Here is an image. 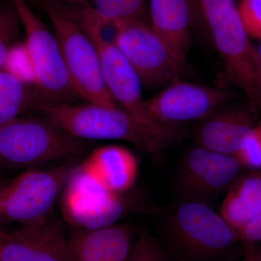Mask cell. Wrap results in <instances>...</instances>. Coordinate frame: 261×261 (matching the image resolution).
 Masks as SVG:
<instances>
[{
	"label": "cell",
	"mask_w": 261,
	"mask_h": 261,
	"mask_svg": "<svg viewBox=\"0 0 261 261\" xmlns=\"http://www.w3.org/2000/svg\"><path fill=\"white\" fill-rule=\"evenodd\" d=\"M35 111L80 140L126 141L151 154L176 145L183 134L181 126L143 121L118 106L73 102L44 105Z\"/></svg>",
	"instance_id": "6da1fadb"
},
{
	"label": "cell",
	"mask_w": 261,
	"mask_h": 261,
	"mask_svg": "<svg viewBox=\"0 0 261 261\" xmlns=\"http://www.w3.org/2000/svg\"><path fill=\"white\" fill-rule=\"evenodd\" d=\"M89 147V141L73 137L41 115L22 116L0 126V159L6 167L71 162Z\"/></svg>",
	"instance_id": "7a4b0ae2"
},
{
	"label": "cell",
	"mask_w": 261,
	"mask_h": 261,
	"mask_svg": "<svg viewBox=\"0 0 261 261\" xmlns=\"http://www.w3.org/2000/svg\"><path fill=\"white\" fill-rule=\"evenodd\" d=\"M228 76L255 106L261 104V61L233 0H199Z\"/></svg>",
	"instance_id": "3957f363"
},
{
	"label": "cell",
	"mask_w": 261,
	"mask_h": 261,
	"mask_svg": "<svg viewBox=\"0 0 261 261\" xmlns=\"http://www.w3.org/2000/svg\"><path fill=\"white\" fill-rule=\"evenodd\" d=\"M168 242L188 261H216L239 240L234 228L208 202L183 200L165 223Z\"/></svg>",
	"instance_id": "277c9868"
},
{
	"label": "cell",
	"mask_w": 261,
	"mask_h": 261,
	"mask_svg": "<svg viewBox=\"0 0 261 261\" xmlns=\"http://www.w3.org/2000/svg\"><path fill=\"white\" fill-rule=\"evenodd\" d=\"M42 5L59 44L75 93L87 102L116 107V103L103 80L93 42L65 11L58 0H42Z\"/></svg>",
	"instance_id": "5b68a950"
},
{
	"label": "cell",
	"mask_w": 261,
	"mask_h": 261,
	"mask_svg": "<svg viewBox=\"0 0 261 261\" xmlns=\"http://www.w3.org/2000/svg\"><path fill=\"white\" fill-rule=\"evenodd\" d=\"M75 161L50 169L27 170L0 183V225L40 224L49 220Z\"/></svg>",
	"instance_id": "8992f818"
},
{
	"label": "cell",
	"mask_w": 261,
	"mask_h": 261,
	"mask_svg": "<svg viewBox=\"0 0 261 261\" xmlns=\"http://www.w3.org/2000/svg\"><path fill=\"white\" fill-rule=\"evenodd\" d=\"M64 9L95 45L103 80L116 105L143 121L153 122L144 110L140 77L113 41L105 37L104 29L108 27L92 6L89 3L65 5Z\"/></svg>",
	"instance_id": "52a82bcc"
},
{
	"label": "cell",
	"mask_w": 261,
	"mask_h": 261,
	"mask_svg": "<svg viewBox=\"0 0 261 261\" xmlns=\"http://www.w3.org/2000/svg\"><path fill=\"white\" fill-rule=\"evenodd\" d=\"M25 33L37 77L39 106L73 103L79 97L70 82L54 33L34 13L27 0H11Z\"/></svg>",
	"instance_id": "ba28073f"
},
{
	"label": "cell",
	"mask_w": 261,
	"mask_h": 261,
	"mask_svg": "<svg viewBox=\"0 0 261 261\" xmlns=\"http://www.w3.org/2000/svg\"><path fill=\"white\" fill-rule=\"evenodd\" d=\"M62 210L70 225L81 230H94L116 224L130 211L142 209L126 193L106 190L77 165L63 190Z\"/></svg>",
	"instance_id": "9c48e42d"
},
{
	"label": "cell",
	"mask_w": 261,
	"mask_h": 261,
	"mask_svg": "<svg viewBox=\"0 0 261 261\" xmlns=\"http://www.w3.org/2000/svg\"><path fill=\"white\" fill-rule=\"evenodd\" d=\"M113 42L135 69L142 85L165 88L181 79L185 67L171 54L162 39L144 20L114 25Z\"/></svg>",
	"instance_id": "30bf717a"
},
{
	"label": "cell",
	"mask_w": 261,
	"mask_h": 261,
	"mask_svg": "<svg viewBox=\"0 0 261 261\" xmlns=\"http://www.w3.org/2000/svg\"><path fill=\"white\" fill-rule=\"evenodd\" d=\"M231 98V93L224 89L179 80L144 100V110L152 121L181 126L186 122L205 119Z\"/></svg>",
	"instance_id": "8fae6325"
},
{
	"label": "cell",
	"mask_w": 261,
	"mask_h": 261,
	"mask_svg": "<svg viewBox=\"0 0 261 261\" xmlns=\"http://www.w3.org/2000/svg\"><path fill=\"white\" fill-rule=\"evenodd\" d=\"M242 168L234 155L197 145L182 159L176 188L183 200L208 202L209 199L230 188Z\"/></svg>",
	"instance_id": "7c38bea8"
},
{
	"label": "cell",
	"mask_w": 261,
	"mask_h": 261,
	"mask_svg": "<svg viewBox=\"0 0 261 261\" xmlns=\"http://www.w3.org/2000/svg\"><path fill=\"white\" fill-rule=\"evenodd\" d=\"M0 239V261H68L69 236L58 221L2 229Z\"/></svg>",
	"instance_id": "4fadbf2b"
},
{
	"label": "cell",
	"mask_w": 261,
	"mask_h": 261,
	"mask_svg": "<svg viewBox=\"0 0 261 261\" xmlns=\"http://www.w3.org/2000/svg\"><path fill=\"white\" fill-rule=\"evenodd\" d=\"M133 238V230L127 224L77 229L69 237L68 261H127Z\"/></svg>",
	"instance_id": "5bb4252c"
},
{
	"label": "cell",
	"mask_w": 261,
	"mask_h": 261,
	"mask_svg": "<svg viewBox=\"0 0 261 261\" xmlns=\"http://www.w3.org/2000/svg\"><path fill=\"white\" fill-rule=\"evenodd\" d=\"M149 12L150 27L185 68L192 41L189 0H149Z\"/></svg>",
	"instance_id": "9a60e30c"
},
{
	"label": "cell",
	"mask_w": 261,
	"mask_h": 261,
	"mask_svg": "<svg viewBox=\"0 0 261 261\" xmlns=\"http://www.w3.org/2000/svg\"><path fill=\"white\" fill-rule=\"evenodd\" d=\"M80 165L113 193L129 192L138 174V163L135 154L123 146L109 145L98 147Z\"/></svg>",
	"instance_id": "2e32d148"
},
{
	"label": "cell",
	"mask_w": 261,
	"mask_h": 261,
	"mask_svg": "<svg viewBox=\"0 0 261 261\" xmlns=\"http://www.w3.org/2000/svg\"><path fill=\"white\" fill-rule=\"evenodd\" d=\"M198 132L199 145L235 155L244 138L254 128L253 115L240 108H219L202 120Z\"/></svg>",
	"instance_id": "e0dca14e"
},
{
	"label": "cell",
	"mask_w": 261,
	"mask_h": 261,
	"mask_svg": "<svg viewBox=\"0 0 261 261\" xmlns=\"http://www.w3.org/2000/svg\"><path fill=\"white\" fill-rule=\"evenodd\" d=\"M261 214V173L238 178L230 187L220 214L235 231Z\"/></svg>",
	"instance_id": "ac0fdd59"
},
{
	"label": "cell",
	"mask_w": 261,
	"mask_h": 261,
	"mask_svg": "<svg viewBox=\"0 0 261 261\" xmlns=\"http://www.w3.org/2000/svg\"><path fill=\"white\" fill-rule=\"evenodd\" d=\"M39 106L35 87L0 70V126L23 116L29 110L35 111Z\"/></svg>",
	"instance_id": "d6986e66"
},
{
	"label": "cell",
	"mask_w": 261,
	"mask_h": 261,
	"mask_svg": "<svg viewBox=\"0 0 261 261\" xmlns=\"http://www.w3.org/2000/svg\"><path fill=\"white\" fill-rule=\"evenodd\" d=\"M106 27L132 20H144L147 0H89ZM145 21V20H144Z\"/></svg>",
	"instance_id": "ffe728a7"
},
{
	"label": "cell",
	"mask_w": 261,
	"mask_h": 261,
	"mask_svg": "<svg viewBox=\"0 0 261 261\" xmlns=\"http://www.w3.org/2000/svg\"><path fill=\"white\" fill-rule=\"evenodd\" d=\"M3 69L24 84L36 87L35 70L25 42L15 43L10 47Z\"/></svg>",
	"instance_id": "44dd1931"
},
{
	"label": "cell",
	"mask_w": 261,
	"mask_h": 261,
	"mask_svg": "<svg viewBox=\"0 0 261 261\" xmlns=\"http://www.w3.org/2000/svg\"><path fill=\"white\" fill-rule=\"evenodd\" d=\"M21 28V22L11 0L0 4V70L10 47L16 43L15 39Z\"/></svg>",
	"instance_id": "7402d4cb"
},
{
	"label": "cell",
	"mask_w": 261,
	"mask_h": 261,
	"mask_svg": "<svg viewBox=\"0 0 261 261\" xmlns=\"http://www.w3.org/2000/svg\"><path fill=\"white\" fill-rule=\"evenodd\" d=\"M127 261H167V256L157 239L144 230L134 245Z\"/></svg>",
	"instance_id": "603a6c76"
},
{
	"label": "cell",
	"mask_w": 261,
	"mask_h": 261,
	"mask_svg": "<svg viewBox=\"0 0 261 261\" xmlns=\"http://www.w3.org/2000/svg\"><path fill=\"white\" fill-rule=\"evenodd\" d=\"M234 156L243 167L261 169V136L256 127H254L245 136L240 149Z\"/></svg>",
	"instance_id": "cb8c5ba5"
},
{
	"label": "cell",
	"mask_w": 261,
	"mask_h": 261,
	"mask_svg": "<svg viewBox=\"0 0 261 261\" xmlns=\"http://www.w3.org/2000/svg\"><path fill=\"white\" fill-rule=\"evenodd\" d=\"M238 10L248 35L261 39V0H241Z\"/></svg>",
	"instance_id": "d4e9b609"
},
{
	"label": "cell",
	"mask_w": 261,
	"mask_h": 261,
	"mask_svg": "<svg viewBox=\"0 0 261 261\" xmlns=\"http://www.w3.org/2000/svg\"><path fill=\"white\" fill-rule=\"evenodd\" d=\"M239 239L248 243H261V214L236 230Z\"/></svg>",
	"instance_id": "484cf974"
},
{
	"label": "cell",
	"mask_w": 261,
	"mask_h": 261,
	"mask_svg": "<svg viewBox=\"0 0 261 261\" xmlns=\"http://www.w3.org/2000/svg\"><path fill=\"white\" fill-rule=\"evenodd\" d=\"M244 261H261V252L250 250L247 254L245 260Z\"/></svg>",
	"instance_id": "4316f807"
},
{
	"label": "cell",
	"mask_w": 261,
	"mask_h": 261,
	"mask_svg": "<svg viewBox=\"0 0 261 261\" xmlns=\"http://www.w3.org/2000/svg\"><path fill=\"white\" fill-rule=\"evenodd\" d=\"M67 5H82L89 3V0H59Z\"/></svg>",
	"instance_id": "83f0119b"
},
{
	"label": "cell",
	"mask_w": 261,
	"mask_h": 261,
	"mask_svg": "<svg viewBox=\"0 0 261 261\" xmlns=\"http://www.w3.org/2000/svg\"><path fill=\"white\" fill-rule=\"evenodd\" d=\"M29 2V4L32 5V4H34V3H41L42 4V0H27Z\"/></svg>",
	"instance_id": "f1b7e54d"
},
{
	"label": "cell",
	"mask_w": 261,
	"mask_h": 261,
	"mask_svg": "<svg viewBox=\"0 0 261 261\" xmlns=\"http://www.w3.org/2000/svg\"><path fill=\"white\" fill-rule=\"evenodd\" d=\"M257 53H258L259 57H260V59L261 61V43L260 45H259L258 48H257Z\"/></svg>",
	"instance_id": "f546056e"
},
{
	"label": "cell",
	"mask_w": 261,
	"mask_h": 261,
	"mask_svg": "<svg viewBox=\"0 0 261 261\" xmlns=\"http://www.w3.org/2000/svg\"><path fill=\"white\" fill-rule=\"evenodd\" d=\"M5 167H6V166H5L4 163H3V161H2L1 159H0V170H2L3 168Z\"/></svg>",
	"instance_id": "4dcf8cb0"
},
{
	"label": "cell",
	"mask_w": 261,
	"mask_h": 261,
	"mask_svg": "<svg viewBox=\"0 0 261 261\" xmlns=\"http://www.w3.org/2000/svg\"><path fill=\"white\" fill-rule=\"evenodd\" d=\"M257 129L258 130L259 133H260V135L261 136V125L260 126L256 127Z\"/></svg>",
	"instance_id": "1f68e13d"
},
{
	"label": "cell",
	"mask_w": 261,
	"mask_h": 261,
	"mask_svg": "<svg viewBox=\"0 0 261 261\" xmlns=\"http://www.w3.org/2000/svg\"><path fill=\"white\" fill-rule=\"evenodd\" d=\"M0 250H1V239H0Z\"/></svg>",
	"instance_id": "d6a6232c"
},
{
	"label": "cell",
	"mask_w": 261,
	"mask_h": 261,
	"mask_svg": "<svg viewBox=\"0 0 261 261\" xmlns=\"http://www.w3.org/2000/svg\"><path fill=\"white\" fill-rule=\"evenodd\" d=\"M2 229H3V228H2V226L0 225V231H1Z\"/></svg>",
	"instance_id": "836d02e7"
},
{
	"label": "cell",
	"mask_w": 261,
	"mask_h": 261,
	"mask_svg": "<svg viewBox=\"0 0 261 261\" xmlns=\"http://www.w3.org/2000/svg\"></svg>",
	"instance_id": "e575fe53"
}]
</instances>
